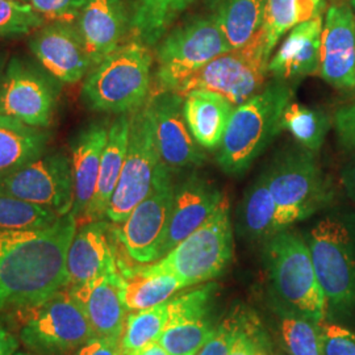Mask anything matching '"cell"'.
Listing matches in <instances>:
<instances>
[{
	"label": "cell",
	"mask_w": 355,
	"mask_h": 355,
	"mask_svg": "<svg viewBox=\"0 0 355 355\" xmlns=\"http://www.w3.org/2000/svg\"><path fill=\"white\" fill-rule=\"evenodd\" d=\"M55 103L51 82L37 70L13 58L0 80V114L44 129L51 124Z\"/></svg>",
	"instance_id": "obj_15"
},
{
	"label": "cell",
	"mask_w": 355,
	"mask_h": 355,
	"mask_svg": "<svg viewBox=\"0 0 355 355\" xmlns=\"http://www.w3.org/2000/svg\"><path fill=\"white\" fill-rule=\"evenodd\" d=\"M76 355H123V352L120 347V340L92 337L78 349Z\"/></svg>",
	"instance_id": "obj_43"
},
{
	"label": "cell",
	"mask_w": 355,
	"mask_h": 355,
	"mask_svg": "<svg viewBox=\"0 0 355 355\" xmlns=\"http://www.w3.org/2000/svg\"><path fill=\"white\" fill-rule=\"evenodd\" d=\"M125 355H170L166 352L165 347L159 343V341H154V343H149L144 347H141L139 350L130 352Z\"/></svg>",
	"instance_id": "obj_46"
},
{
	"label": "cell",
	"mask_w": 355,
	"mask_h": 355,
	"mask_svg": "<svg viewBox=\"0 0 355 355\" xmlns=\"http://www.w3.org/2000/svg\"><path fill=\"white\" fill-rule=\"evenodd\" d=\"M31 311L20 340L36 354H70L95 337L83 309L70 291L61 290Z\"/></svg>",
	"instance_id": "obj_11"
},
{
	"label": "cell",
	"mask_w": 355,
	"mask_h": 355,
	"mask_svg": "<svg viewBox=\"0 0 355 355\" xmlns=\"http://www.w3.org/2000/svg\"><path fill=\"white\" fill-rule=\"evenodd\" d=\"M280 336L290 355H324L321 324L300 315H286Z\"/></svg>",
	"instance_id": "obj_36"
},
{
	"label": "cell",
	"mask_w": 355,
	"mask_h": 355,
	"mask_svg": "<svg viewBox=\"0 0 355 355\" xmlns=\"http://www.w3.org/2000/svg\"><path fill=\"white\" fill-rule=\"evenodd\" d=\"M175 184L170 167L161 162L146 198L116 229L129 258L139 265H148L161 258L174 203Z\"/></svg>",
	"instance_id": "obj_12"
},
{
	"label": "cell",
	"mask_w": 355,
	"mask_h": 355,
	"mask_svg": "<svg viewBox=\"0 0 355 355\" xmlns=\"http://www.w3.org/2000/svg\"><path fill=\"white\" fill-rule=\"evenodd\" d=\"M318 74L336 89H355V16L349 4L331 6L327 12Z\"/></svg>",
	"instance_id": "obj_18"
},
{
	"label": "cell",
	"mask_w": 355,
	"mask_h": 355,
	"mask_svg": "<svg viewBox=\"0 0 355 355\" xmlns=\"http://www.w3.org/2000/svg\"><path fill=\"white\" fill-rule=\"evenodd\" d=\"M266 173L283 230L315 215L333 199L329 179L313 153L304 148L282 154Z\"/></svg>",
	"instance_id": "obj_7"
},
{
	"label": "cell",
	"mask_w": 355,
	"mask_h": 355,
	"mask_svg": "<svg viewBox=\"0 0 355 355\" xmlns=\"http://www.w3.org/2000/svg\"><path fill=\"white\" fill-rule=\"evenodd\" d=\"M61 216L49 208L29 203L0 191V229L35 230L48 228Z\"/></svg>",
	"instance_id": "obj_35"
},
{
	"label": "cell",
	"mask_w": 355,
	"mask_h": 355,
	"mask_svg": "<svg viewBox=\"0 0 355 355\" xmlns=\"http://www.w3.org/2000/svg\"><path fill=\"white\" fill-rule=\"evenodd\" d=\"M19 341L8 330L0 327V355H13L17 352Z\"/></svg>",
	"instance_id": "obj_45"
},
{
	"label": "cell",
	"mask_w": 355,
	"mask_h": 355,
	"mask_svg": "<svg viewBox=\"0 0 355 355\" xmlns=\"http://www.w3.org/2000/svg\"><path fill=\"white\" fill-rule=\"evenodd\" d=\"M116 239L117 230H112L103 220L87 221L76 228L66 261L69 287L120 272L123 262L117 258Z\"/></svg>",
	"instance_id": "obj_19"
},
{
	"label": "cell",
	"mask_w": 355,
	"mask_h": 355,
	"mask_svg": "<svg viewBox=\"0 0 355 355\" xmlns=\"http://www.w3.org/2000/svg\"><path fill=\"white\" fill-rule=\"evenodd\" d=\"M15 1H20V0H15Z\"/></svg>",
	"instance_id": "obj_50"
},
{
	"label": "cell",
	"mask_w": 355,
	"mask_h": 355,
	"mask_svg": "<svg viewBox=\"0 0 355 355\" xmlns=\"http://www.w3.org/2000/svg\"><path fill=\"white\" fill-rule=\"evenodd\" d=\"M267 0H221L212 15L230 49L246 45L263 28Z\"/></svg>",
	"instance_id": "obj_29"
},
{
	"label": "cell",
	"mask_w": 355,
	"mask_h": 355,
	"mask_svg": "<svg viewBox=\"0 0 355 355\" xmlns=\"http://www.w3.org/2000/svg\"><path fill=\"white\" fill-rule=\"evenodd\" d=\"M229 51L228 41L214 16L193 19L167 32L155 54L158 92H174L186 79Z\"/></svg>",
	"instance_id": "obj_9"
},
{
	"label": "cell",
	"mask_w": 355,
	"mask_h": 355,
	"mask_svg": "<svg viewBox=\"0 0 355 355\" xmlns=\"http://www.w3.org/2000/svg\"><path fill=\"white\" fill-rule=\"evenodd\" d=\"M51 135L11 116L0 114V178L46 152Z\"/></svg>",
	"instance_id": "obj_27"
},
{
	"label": "cell",
	"mask_w": 355,
	"mask_h": 355,
	"mask_svg": "<svg viewBox=\"0 0 355 355\" xmlns=\"http://www.w3.org/2000/svg\"><path fill=\"white\" fill-rule=\"evenodd\" d=\"M0 191L49 208L58 216L67 215L74 205L70 159L62 152H45L32 162L0 178Z\"/></svg>",
	"instance_id": "obj_13"
},
{
	"label": "cell",
	"mask_w": 355,
	"mask_h": 355,
	"mask_svg": "<svg viewBox=\"0 0 355 355\" xmlns=\"http://www.w3.org/2000/svg\"><path fill=\"white\" fill-rule=\"evenodd\" d=\"M13 355H31V354H28V353H24V352H16V353H15V354Z\"/></svg>",
	"instance_id": "obj_48"
},
{
	"label": "cell",
	"mask_w": 355,
	"mask_h": 355,
	"mask_svg": "<svg viewBox=\"0 0 355 355\" xmlns=\"http://www.w3.org/2000/svg\"><path fill=\"white\" fill-rule=\"evenodd\" d=\"M129 26L121 0H87L78 16V31L92 67L121 46Z\"/></svg>",
	"instance_id": "obj_22"
},
{
	"label": "cell",
	"mask_w": 355,
	"mask_h": 355,
	"mask_svg": "<svg viewBox=\"0 0 355 355\" xmlns=\"http://www.w3.org/2000/svg\"><path fill=\"white\" fill-rule=\"evenodd\" d=\"M270 277L280 297L297 315L322 324L328 313L308 242L291 230H282L267 240Z\"/></svg>",
	"instance_id": "obj_6"
},
{
	"label": "cell",
	"mask_w": 355,
	"mask_h": 355,
	"mask_svg": "<svg viewBox=\"0 0 355 355\" xmlns=\"http://www.w3.org/2000/svg\"><path fill=\"white\" fill-rule=\"evenodd\" d=\"M270 58L262 28L246 45L216 57L174 92L184 98L195 89L211 91L237 107L263 89Z\"/></svg>",
	"instance_id": "obj_8"
},
{
	"label": "cell",
	"mask_w": 355,
	"mask_h": 355,
	"mask_svg": "<svg viewBox=\"0 0 355 355\" xmlns=\"http://www.w3.org/2000/svg\"><path fill=\"white\" fill-rule=\"evenodd\" d=\"M291 99V87L277 80L234 107L216 155L225 174L241 177L252 167L283 129L282 117Z\"/></svg>",
	"instance_id": "obj_2"
},
{
	"label": "cell",
	"mask_w": 355,
	"mask_h": 355,
	"mask_svg": "<svg viewBox=\"0 0 355 355\" xmlns=\"http://www.w3.org/2000/svg\"><path fill=\"white\" fill-rule=\"evenodd\" d=\"M325 4L327 0H267L263 31L268 53H272L280 38L292 28L320 17Z\"/></svg>",
	"instance_id": "obj_32"
},
{
	"label": "cell",
	"mask_w": 355,
	"mask_h": 355,
	"mask_svg": "<svg viewBox=\"0 0 355 355\" xmlns=\"http://www.w3.org/2000/svg\"><path fill=\"white\" fill-rule=\"evenodd\" d=\"M350 6H352V8H353V12H354L355 16V0H352V4H350Z\"/></svg>",
	"instance_id": "obj_49"
},
{
	"label": "cell",
	"mask_w": 355,
	"mask_h": 355,
	"mask_svg": "<svg viewBox=\"0 0 355 355\" xmlns=\"http://www.w3.org/2000/svg\"><path fill=\"white\" fill-rule=\"evenodd\" d=\"M161 161L170 168L203 165L205 153L183 116V98L173 91L155 92L148 101Z\"/></svg>",
	"instance_id": "obj_16"
},
{
	"label": "cell",
	"mask_w": 355,
	"mask_h": 355,
	"mask_svg": "<svg viewBox=\"0 0 355 355\" xmlns=\"http://www.w3.org/2000/svg\"><path fill=\"white\" fill-rule=\"evenodd\" d=\"M324 355H355V331L333 322H322Z\"/></svg>",
	"instance_id": "obj_40"
},
{
	"label": "cell",
	"mask_w": 355,
	"mask_h": 355,
	"mask_svg": "<svg viewBox=\"0 0 355 355\" xmlns=\"http://www.w3.org/2000/svg\"><path fill=\"white\" fill-rule=\"evenodd\" d=\"M193 0H137L129 19L136 40L148 46L165 37L170 26Z\"/></svg>",
	"instance_id": "obj_31"
},
{
	"label": "cell",
	"mask_w": 355,
	"mask_h": 355,
	"mask_svg": "<svg viewBox=\"0 0 355 355\" xmlns=\"http://www.w3.org/2000/svg\"><path fill=\"white\" fill-rule=\"evenodd\" d=\"M255 355H268L266 353V350H265V347H262V349H259L258 352H257V354Z\"/></svg>",
	"instance_id": "obj_47"
},
{
	"label": "cell",
	"mask_w": 355,
	"mask_h": 355,
	"mask_svg": "<svg viewBox=\"0 0 355 355\" xmlns=\"http://www.w3.org/2000/svg\"><path fill=\"white\" fill-rule=\"evenodd\" d=\"M45 20L71 23L78 19L87 0H28Z\"/></svg>",
	"instance_id": "obj_39"
},
{
	"label": "cell",
	"mask_w": 355,
	"mask_h": 355,
	"mask_svg": "<svg viewBox=\"0 0 355 355\" xmlns=\"http://www.w3.org/2000/svg\"><path fill=\"white\" fill-rule=\"evenodd\" d=\"M331 127L329 114L318 108L290 103L282 117V128L309 152H318Z\"/></svg>",
	"instance_id": "obj_33"
},
{
	"label": "cell",
	"mask_w": 355,
	"mask_h": 355,
	"mask_svg": "<svg viewBox=\"0 0 355 355\" xmlns=\"http://www.w3.org/2000/svg\"><path fill=\"white\" fill-rule=\"evenodd\" d=\"M341 180H343V189L346 191L347 196L353 202H355V154L350 159V162L345 166Z\"/></svg>",
	"instance_id": "obj_44"
},
{
	"label": "cell",
	"mask_w": 355,
	"mask_h": 355,
	"mask_svg": "<svg viewBox=\"0 0 355 355\" xmlns=\"http://www.w3.org/2000/svg\"><path fill=\"white\" fill-rule=\"evenodd\" d=\"M340 146L347 152H355V96L336 111L333 117Z\"/></svg>",
	"instance_id": "obj_41"
},
{
	"label": "cell",
	"mask_w": 355,
	"mask_h": 355,
	"mask_svg": "<svg viewBox=\"0 0 355 355\" xmlns=\"http://www.w3.org/2000/svg\"><path fill=\"white\" fill-rule=\"evenodd\" d=\"M108 128L107 123H91L76 136L71 146L74 182V205L71 214L76 216V220L86 217L94 199Z\"/></svg>",
	"instance_id": "obj_24"
},
{
	"label": "cell",
	"mask_w": 355,
	"mask_h": 355,
	"mask_svg": "<svg viewBox=\"0 0 355 355\" xmlns=\"http://www.w3.org/2000/svg\"><path fill=\"white\" fill-rule=\"evenodd\" d=\"M234 105L220 94L195 89L183 98V116L195 141L204 149L220 146Z\"/></svg>",
	"instance_id": "obj_25"
},
{
	"label": "cell",
	"mask_w": 355,
	"mask_h": 355,
	"mask_svg": "<svg viewBox=\"0 0 355 355\" xmlns=\"http://www.w3.org/2000/svg\"><path fill=\"white\" fill-rule=\"evenodd\" d=\"M167 320V302L146 309L130 311L120 338L123 355L158 341Z\"/></svg>",
	"instance_id": "obj_34"
},
{
	"label": "cell",
	"mask_w": 355,
	"mask_h": 355,
	"mask_svg": "<svg viewBox=\"0 0 355 355\" xmlns=\"http://www.w3.org/2000/svg\"><path fill=\"white\" fill-rule=\"evenodd\" d=\"M306 242L328 312L350 315L355 308L354 227L341 216H327Z\"/></svg>",
	"instance_id": "obj_5"
},
{
	"label": "cell",
	"mask_w": 355,
	"mask_h": 355,
	"mask_svg": "<svg viewBox=\"0 0 355 355\" xmlns=\"http://www.w3.org/2000/svg\"><path fill=\"white\" fill-rule=\"evenodd\" d=\"M130 130V114H119L108 128V137L101 161V170L96 191L91 202L87 215L89 221L103 220L114 196L127 155Z\"/></svg>",
	"instance_id": "obj_26"
},
{
	"label": "cell",
	"mask_w": 355,
	"mask_h": 355,
	"mask_svg": "<svg viewBox=\"0 0 355 355\" xmlns=\"http://www.w3.org/2000/svg\"><path fill=\"white\" fill-rule=\"evenodd\" d=\"M224 196L214 183L196 174L175 186L173 211L161 258L200 228L215 214Z\"/></svg>",
	"instance_id": "obj_20"
},
{
	"label": "cell",
	"mask_w": 355,
	"mask_h": 355,
	"mask_svg": "<svg viewBox=\"0 0 355 355\" xmlns=\"http://www.w3.org/2000/svg\"><path fill=\"white\" fill-rule=\"evenodd\" d=\"M233 257V232L227 196L203 225L164 255L161 259L139 265L150 274H171L186 288L218 278Z\"/></svg>",
	"instance_id": "obj_4"
},
{
	"label": "cell",
	"mask_w": 355,
	"mask_h": 355,
	"mask_svg": "<svg viewBox=\"0 0 355 355\" xmlns=\"http://www.w3.org/2000/svg\"><path fill=\"white\" fill-rule=\"evenodd\" d=\"M240 218L245 236L253 240H268L283 230L278 223V208L270 191L266 171L246 191Z\"/></svg>",
	"instance_id": "obj_30"
},
{
	"label": "cell",
	"mask_w": 355,
	"mask_h": 355,
	"mask_svg": "<svg viewBox=\"0 0 355 355\" xmlns=\"http://www.w3.org/2000/svg\"><path fill=\"white\" fill-rule=\"evenodd\" d=\"M216 283H205L167 302V320L159 343L170 355H196L212 336Z\"/></svg>",
	"instance_id": "obj_14"
},
{
	"label": "cell",
	"mask_w": 355,
	"mask_h": 355,
	"mask_svg": "<svg viewBox=\"0 0 355 355\" xmlns=\"http://www.w3.org/2000/svg\"><path fill=\"white\" fill-rule=\"evenodd\" d=\"M89 320L95 337L120 340L127 308L120 292V272L105 274L79 286L69 287Z\"/></svg>",
	"instance_id": "obj_21"
},
{
	"label": "cell",
	"mask_w": 355,
	"mask_h": 355,
	"mask_svg": "<svg viewBox=\"0 0 355 355\" xmlns=\"http://www.w3.org/2000/svg\"><path fill=\"white\" fill-rule=\"evenodd\" d=\"M322 17L292 28L279 49L268 61V73L277 80L315 76L320 71Z\"/></svg>",
	"instance_id": "obj_23"
},
{
	"label": "cell",
	"mask_w": 355,
	"mask_h": 355,
	"mask_svg": "<svg viewBox=\"0 0 355 355\" xmlns=\"http://www.w3.org/2000/svg\"><path fill=\"white\" fill-rule=\"evenodd\" d=\"M152 69V51L135 38L94 66L82 86V101L95 112L133 114L148 102Z\"/></svg>",
	"instance_id": "obj_3"
},
{
	"label": "cell",
	"mask_w": 355,
	"mask_h": 355,
	"mask_svg": "<svg viewBox=\"0 0 355 355\" xmlns=\"http://www.w3.org/2000/svg\"><path fill=\"white\" fill-rule=\"evenodd\" d=\"M186 288L171 274H150L140 266H120V292L127 311H140L168 302L178 291Z\"/></svg>",
	"instance_id": "obj_28"
},
{
	"label": "cell",
	"mask_w": 355,
	"mask_h": 355,
	"mask_svg": "<svg viewBox=\"0 0 355 355\" xmlns=\"http://www.w3.org/2000/svg\"><path fill=\"white\" fill-rule=\"evenodd\" d=\"M76 223L70 212L48 228L0 229V311L32 309L69 286L66 261Z\"/></svg>",
	"instance_id": "obj_1"
},
{
	"label": "cell",
	"mask_w": 355,
	"mask_h": 355,
	"mask_svg": "<svg viewBox=\"0 0 355 355\" xmlns=\"http://www.w3.org/2000/svg\"><path fill=\"white\" fill-rule=\"evenodd\" d=\"M249 318L248 313L234 312L216 325L209 340L196 355H229Z\"/></svg>",
	"instance_id": "obj_38"
},
{
	"label": "cell",
	"mask_w": 355,
	"mask_h": 355,
	"mask_svg": "<svg viewBox=\"0 0 355 355\" xmlns=\"http://www.w3.org/2000/svg\"><path fill=\"white\" fill-rule=\"evenodd\" d=\"M262 347L263 345L262 336L259 333V322L253 316H249L229 355H255Z\"/></svg>",
	"instance_id": "obj_42"
},
{
	"label": "cell",
	"mask_w": 355,
	"mask_h": 355,
	"mask_svg": "<svg viewBox=\"0 0 355 355\" xmlns=\"http://www.w3.org/2000/svg\"><path fill=\"white\" fill-rule=\"evenodd\" d=\"M161 162L152 111L146 102L140 110L130 114L127 155L105 215L111 223L123 224L130 212L146 198Z\"/></svg>",
	"instance_id": "obj_10"
},
{
	"label": "cell",
	"mask_w": 355,
	"mask_h": 355,
	"mask_svg": "<svg viewBox=\"0 0 355 355\" xmlns=\"http://www.w3.org/2000/svg\"><path fill=\"white\" fill-rule=\"evenodd\" d=\"M45 19L29 3L0 0V37L26 36L42 28Z\"/></svg>",
	"instance_id": "obj_37"
},
{
	"label": "cell",
	"mask_w": 355,
	"mask_h": 355,
	"mask_svg": "<svg viewBox=\"0 0 355 355\" xmlns=\"http://www.w3.org/2000/svg\"><path fill=\"white\" fill-rule=\"evenodd\" d=\"M29 49L51 76L64 85H76L87 76L92 62L78 28L53 21L33 32Z\"/></svg>",
	"instance_id": "obj_17"
}]
</instances>
